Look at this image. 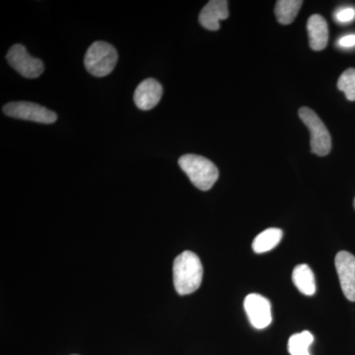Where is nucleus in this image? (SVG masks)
Wrapping results in <instances>:
<instances>
[{"mask_svg":"<svg viewBox=\"0 0 355 355\" xmlns=\"http://www.w3.org/2000/svg\"><path fill=\"white\" fill-rule=\"evenodd\" d=\"M203 277L202 261L198 254L184 251L173 263V279L175 289L180 295H188L200 288Z\"/></svg>","mask_w":355,"mask_h":355,"instance_id":"nucleus-1","label":"nucleus"},{"mask_svg":"<svg viewBox=\"0 0 355 355\" xmlns=\"http://www.w3.org/2000/svg\"><path fill=\"white\" fill-rule=\"evenodd\" d=\"M179 165L198 190H210L218 180L219 172L216 166L202 156L186 154L179 159Z\"/></svg>","mask_w":355,"mask_h":355,"instance_id":"nucleus-2","label":"nucleus"},{"mask_svg":"<svg viewBox=\"0 0 355 355\" xmlns=\"http://www.w3.org/2000/svg\"><path fill=\"white\" fill-rule=\"evenodd\" d=\"M118 58V51L111 44L95 42L86 51L84 64L91 76L104 77L113 71Z\"/></svg>","mask_w":355,"mask_h":355,"instance_id":"nucleus-3","label":"nucleus"},{"mask_svg":"<svg viewBox=\"0 0 355 355\" xmlns=\"http://www.w3.org/2000/svg\"><path fill=\"white\" fill-rule=\"evenodd\" d=\"M299 116L311 133V151L318 156H326L331 150V139L328 128L313 110L302 107Z\"/></svg>","mask_w":355,"mask_h":355,"instance_id":"nucleus-4","label":"nucleus"},{"mask_svg":"<svg viewBox=\"0 0 355 355\" xmlns=\"http://www.w3.org/2000/svg\"><path fill=\"white\" fill-rule=\"evenodd\" d=\"M6 116L19 120L31 121L39 123H55L58 120L57 114L41 105L30 102L8 103L3 107Z\"/></svg>","mask_w":355,"mask_h":355,"instance_id":"nucleus-5","label":"nucleus"},{"mask_svg":"<svg viewBox=\"0 0 355 355\" xmlns=\"http://www.w3.org/2000/svg\"><path fill=\"white\" fill-rule=\"evenodd\" d=\"M6 60L12 69L26 78H38L44 70L43 62L30 55L25 46L20 44H14L9 49Z\"/></svg>","mask_w":355,"mask_h":355,"instance_id":"nucleus-6","label":"nucleus"},{"mask_svg":"<svg viewBox=\"0 0 355 355\" xmlns=\"http://www.w3.org/2000/svg\"><path fill=\"white\" fill-rule=\"evenodd\" d=\"M244 308L254 328L263 330L272 323V305L268 299L260 294H249L245 298Z\"/></svg>","mask_w":355,"mask_h":355,"instance_id":"nucleus-7","label":"nucleus"},{"mask_svg":"<svg viewBox=\"0 0 355 355\" xmlns=\"http://www.w3.org/2000/svg\"><path fill=\"white\" fill-rule=\"evenodd\" d=\"M336 268L343 294L349 301H355V257L342 251L336 256Z\"/></svg>","mask_w":355,"mask_h":355,"instance_id":"nucleus-8","label":"nucleus"},{"mask_svg":"<svg viewBox=\"0 0 355 355\" xmlns=\"http://www.w3.org/2000/svg\"><path fill=\"white\" fill-rule=\"evenodd\" d=\"M162 95V85L156 79L147 78L135 89L133 100L137 108L148 111L157 106Z\"/></svg>","mask_w":355,"mask_h":355,"instance_id":"nucleus-9","label":"nucleus"},{"mask_svg":"<svg viewBox=\"0 0 355 355\" xmlns=\"http://www.w3.org/2000/svg\"><path fill=\"white\" fill-rule=\"evenodd\" d=\"M229 16L228 1L211 0L203 7L198 16V21L203 28L209 31H217L220 28L219 21L227 19Z\"/></svg>","mask_w":355,"mask_h":355,"instance_id":"nucleus-10","label":"nucleus"},{"mask_svg":"<svg viewBox=\"0 0 355 355\" xmlns=\"http://www.w3.org/2000/svg\"><path fill=\"white\" fill-rule=\"evenodd\" d=\"M307 31L313 51H320L326 49L329 41V27L323 16L319 14L311 16L307 22Z\"/></svg>","mask_w":355,"mask_h":355,"instance_id":"nucleus-11","label":"nucleus"},{"mask_svg":"<svg viewBox=\"0 0 355 355\" xmlns=\"http://www.w3.org/2000/svg\"><path fill=\"white\" fill-rule=\"evenodd\" d=\"M294 286L304 295L312 296L316 292L314 273L307 265H298L292 272Z\"/></svg>","mask_w":355,"mask_h":355,"instance_id":"nucleus-12","label":"nucleus"},{"mask_svg":"<svg viewBox=\"0 0 355 355\" xmlns=\"http://www.w3.org/2000/svg\"><path fill=\"white\" fill-rule=\"evenodd\" d=\"M282 239V231L279 228H268L260 233L253 241L254 253L263 254L275 249Z\"/></svg>","mask_w":355,"mask_h":355,"instance_id":"nucleus-13","label":"nucleus"},{"mask_svg":"<svg viewBox=\"0 0 355 355\" xmlns=\"http://www.w3.org/2000/svg\"><path fill=\"white\" fill-rule=\"evenodd\" d=\"M301 0H279L275 6V16L282 25H289L295 20L302 6Z\"/></svg>","mask_w":355,"mask_h":355,"instance_id":"nucleus-14","label":"nucleus"},{"mask_svg":"<svg viewBox=\"0 0 355 355\" xmlns=\"http://www.w3.org/2000/svg\"><path fill=\"white\" fill-rule=\"evenodd\" d=\"M314 342V336L310 331L294 334L288 340V352L291 355H310L309 347Z\"/></svg>","mask_w":355,"mask_h":355,"instance_id":"nucleus-15","label":"nucleus"},{"mask_svg":"<svg viewBox=\"0 0 355 355\" xmlns=\"http://www.w3.org/2000/svg\"><path fill=\"white\" fill-rule=\"evenodd\" d=\"M338 88L343 91L347 100L355 101V69H349L340 76Z\"/></svg>","mask_w":355,"mask_h":355,"instance_id":"nucleus-16","label":"nucleus"},{"mask_svg":"<svg viewBox=\"0 0 355 355\" xmlns=\"http://www.w3.org/2000/svg\"><path fill=\"white\" fill-rule=\"evenodd\" d=\"M335 19L340 24H347L355 19V8L352 6H343L335 13Z\"/></svg>","mask_w":355,"mask_h":355,"instance_id":"nucleus-17","label":"nucleus"},{"mask_svg":"<svg viewBox=\"0 0 355 355\" xmlns=\"http://www.w3.org/2000/svg\"><path fill=\"white\" fill-rule=\"evenodd\" d=\"M336 44L342 49L354 48L355 34L345 35V36L340 37L336 42Z\"/></svg>","mask_w":355,"mask_h":355,"instance_id":"nucleus-18","label":"nucleus"},{"mask_svg":"<svg viewBox=\"0 0 355 355\" xmlns=\"http://www.w3.org/2000/svg\"><path fill=\"white\" fill-rule=\"evenodd\" d=\"M354 209H355V198H354Z\"/></svg>","mask_w":355,"mask_h":355,"instance_id":"nucleus-19","label":"nucleus"}]
</instances>
